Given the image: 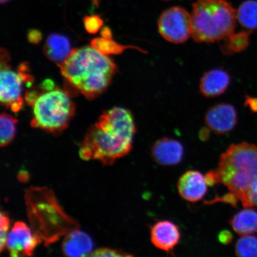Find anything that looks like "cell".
I'll return each mask as SVG.
<instances>
[{"instance_id":"cell-1","label":"cell","mask_w":257,"mask_h":257,"mask_svg":"<svg viewBox=\"0 0 257 257\" xmlns=\"http://www.w3.org/2000/svg\"><path fill=\"white\" fill-rule=\"evenodd\" d=\"M136 133V124L130 110L114 107L104 111L86 133L80 147V158L111 165L130 153Z\"/></svg>"},{"instance_id":"cell-2","label":"cell","mask_w":257,"mask_h":257,"mask_svg":"<svg viewBox=\"0 0 257 257\" xmlns=\"http://www.w3.org/2000/svg\"><path fill=\"white\" fill-rule=\"evenodd\" d=\"M208 186L222 184L229 194L218 201L245 207L250 187L257 178V146L247 143L232 144L220 156L216 169L205 176Z\"/></svg>"},{"instance_id":"cell-3","label":"cell","mask_w":257,"mask_h":257,"mask_svg":"<svg viewBox=\"0 0 257 257\" xmlns=\"http://www.w3.org/2000/svg\"><path fill=\"white\" fill-rule=\"evenodd\" d=\"M58 66L68 88L88 99L101 94L116 71L112 60L92 47L72 50Z\"/></svg>"},{"instance_id":"cell-4","label":"cell","mask_w":257,"mask_h":257,"mask_svg":"<svg viewBox=\"0 0 257 257\" xmlns=\"http://www.w3.org/2000/svg\"><path fill=\"white\" fill-rule=\"evenodd\" d=\"M191 18V37L198 43L226 40L235 30L236 11L226 0H197Z\"/></svg>"},{"instance_id":"cell-5","label":"cell","mask_w":257,"mask_h":257,"mask_svg":"<svg viewBox=\"0 0 257 257\" xmlns=\"http://www.w3.org/2000/svg\"><path fill=\"white\" fill-rule=\"evenodd\" d=\"M28 194V214L32 220V231L41 242L44 240L48 245L55 242L64 234H67L62 224H73V221L64 213L62 208L49 190L34 188Z\"/></svg>"},{"instance_id":"cell-6","label":"cell","mask_w":257,"mask_h":257,"mask_svg":"<svg viewBox=\"0 0 257 257\" xmlns=\"http://www.w3.org/2000/svg\"><path fill=\"white\" fill-rule=\"evenodd\" d=\"M33 110L31 126L57 135L69 126L75 114V104L67 92L53 89L39 96Z\"/></svg>"},{"instance_id":"cell-7","label":"cell","mask_w":257,"mask_h":257,"mask_svg":"<svg viewBox=\"0 0 257 257\" xmlns=\"http://www.w3.org/2000/svg\"><path fill=\"white\" fill-rule=\"evenodd\" d=\"M158 28L160 35L167 41L184 43L191 36V14L179 6L168 9L160 16Z\"/></svg>"},{"instance_id":"cell-8","label":"cell","mask_w":257,"mask_h":257,"mask_svg":"<svg viewBox=\"0 0 257 257\" xmlns=\"http://www.w3.org/2000/svg\"><path fill=\"white\" fill-rule=\"evenodd\" d=\"M8 61H1L0 73V100L2 104L15 112L20 111L24 104L22 96V83L26 80L32 82V77L26 73L25 66L23 70L16 73L10 69Z\"/></svg>"},{"instance_id":"cell-9","label":"cell","mask_w":257,"mask_h":257,"mask_svg":"<svg viewBox=\"0 0 257 257\" xmlns=\"http://www.w3.org/2000/svg\"><path fill=\"white\" fill-rule=\"evenodd\" d=\"M41 242L27 224L17 221L8 234L6 248L12 256H31L38 244Z\"/></svg>"},{"instance_id":"cell-10","label":"cell","mask_w":257,"mask_h":257,"mask_svg":"<svg viewBox=\"0 0 257 257\" xmlns=\"http://www.w3.org/2000/svg\"><path fill=\"white\" fill-rule=\"evenodd\" d=\"M236 109L229 104L215 105L207 111L205 123L207 126L218 135H224L232 131L237 123Z\"/></svg>"},{"instance_id":"cell-11","label":"cell","mask_w":257,"mask_h":257,"mask_svg":"<svg viewBox=\"0 0 257 257\" xmlns=\"http://www.w3.org/2000/svg\"><path fill=\"white\" fill-rule=\"evenodd\" d=\"M184 149L183 145L174 139L162 138L154 144L151 149L153 160L163 166L179 165L184 158Z\"/></svg>"},{"instance_id":"cell-12","label":"cell","mask_w":257,"mask_h":257,"mask_svg":"<svg viewBox=\"0 0 257 257\" xmlns=\"http://www.w3.org/2000/svg\"><path fill=\"white\" fill-rule=\"evenodd\" d=\"M205 176L197 170H188L178 180L177 188L184 200L196 202L202 200L207 192Z\"/></svg>"},{"instance_id":"cell-13","label":"cell","mask_w":257,"mask_h":257,"mask_svg":"<svg viewBox=\"0 0 257 257\" xmlns=\"http://www.w3.org/2000/svg\"><path fill=\"white\" fill-rule=\"evenodd\" d=\"M181 237L179 227L171 221H159L151 227V241L154 246L164 251H172L178 245Z\"/></svg>"},{"instance_id":"cell-14","label":"cell","mask_w":257,"mask_h":257,"mask_svg":"<svg viewBox=\"0 0 257 257\" xmlns=\"http://www.w3.org/2000/svg\"><path fill=\"white\" fill-rule=\"evenodd\" d=\"M230 82V76L227 72L222 69L211 70L202 77L200 91L206 97H216L226 91Z\"/></svg>"},{"instance_id":"cell-15","label":"cell","mask_w":257,"mask_h":257,"mask_svg":"<svg viewBox=\"0 0 257 257\" xmlns=\"http://www.w3.org/2000/svg\"><path fill=\"white\" fill-rule=\"evenodd\" d=\"M92 248L91 237L77 228L66 234L62 243L63 253L67 256H89Z\"/></svg>"},{"instance_id":"cell-16","label":"cell","mask_w":257,"mask_h":257,"mask_svg":"<svg viewBox=\"0 0 257 257\" xmlns=\"http://www.w3.org/2000/svg\"><path fill=\"white\" fill-rule=\"evenodd\" d=\"M72 51L68 38L57 34L48 36L44 47L45 55L48 59L58 64L63 62Z\"/></svg>"},{"instance_id":"cell-17","label":"cell","mask_w":257,"mask_h":257,"mask_svg":"<svg viewBox=\"0 0 257 257\" xmlns=\"http://www.w3.org/2000/svg\"><path fill=\"white\" fill-rule=\"evenodd\" d=\"M229 224L240 236L256 233L257 212L251 208H246L234 215L229 221Z\"/></svg>"},{"instance_id":"cell-18","label":"cell","mask_w":257,"mask_h":257,"mask_svg":"<svg viewBox=\"0 0 257 257\" xmlns=\"http://www.w3.org/2000/svg\"><path fill=\"white\" fill-rule=\"evenodd\" d=\"M237 21L247 31L257 30V2L247 0L240 5L236 11Z\"/></svg>"},{"instance_id":"cell-19","label":"cell","mask_w":257,"mask_h":257,"mask_svg":"<svg viewBox=\"0 0 257 257\" xmlns=\"http://www.w3.org/2000/svg\"><path fill=\"white\" fill-rule=\"evenodd\" d=\"M91 47L97 50L98 52L104 55H112V54H120L126 49H137L141 52L145 53L142 49L139 47L130 46H123L112 40L105 39L104 38H96L92 40L91 43Z\"/></svg>"},{"instance_id":"cell-20","label":"cell","mask_w":257,"mask_h":257,"mask_svg":"<svg viewBox=\"0 0 257 257\" xmlns=\"http://www.w3.org/2000/svg\"><path fill=\"white\" fill-rule=\"evenodd\" d=\"M18 122L17 118L2 112L0 116V146L2 148L8 146L14 140Z\"/></svg>"},{"instance_id":"cell-21","label":"cell","mask_w":257,"mask_h":257,"mask_svg":"<svg viewBox=\"0 0 257 257\" xmlns=\"http://www.w3.org/2000/svg\"><path fill=\"white\" fill-rule=\"evenodd\" d=\"M249 33L246 31L231 35L222 47L223 52L230 54L245 50L248 46Z\"/></svg>"},{"instance_id":"cell-22","label":"cell","mask_w":257,"mask_h":257,"mask_svg":"<svg viewBox=\"0 0 257 257\" xmlns=\"http://www.w3.org/2000/svg\"><path fill=\"white\" fill-rule=\"evenodd\" d=\"M235 253L239 257H257V237L242 236L236 242Z\"/></svg>"},{"instance_id":"cell-23","label":"cell","mask_w":257,"mask_h":257,"mask_svg":"<svg viewBox=\"0 0 257 257\" xmlns=\"http://www.w3.org/2000/svg\"><path fill=\"white\" fill-rule=\"evenodd\" d=\"M83 21L86 31L91 34L97 33L104 24L103 20L98 15L86 16Z\"/></svg>"},{"instance_id":"cell-24","label":"cell","mask_w":257,"mask_h":257,"mask_svg":"<svg viewBox=\"0 0 257 257\" xmlns=\"http://www.w3.org/2000/svg\"><path fill=\"white\" fill-rule=\"evenodd\" d=\"M11 221L6 212L2 211L0 214V250L1 252L6 248V240L9 234Z\"/></svg>"},{"instance_id":"cell-25","label":"cell","mask_w":257,"mask_h":257,"mask_svg":"<svg viewBox=\"0 0 257 257\" xmlns=\"http://www.w3.org/2000/svg\"><path fill=\"white\" fill-rule=\"evenodd\" d=\"M133 255L130 254L121 250L120 249H115L107 248H102L96 249L90 253L88 256L95 257H126L133 256Z\"/></svg>"},{"instance_id":"cell-26","label":"cell","mask_w":257,"mask_h":257,"mask_svg":"<svg viewBox=\"0 0 257 257\" xmlns=\"http://www.w3.org/2000/svg\"><path fill=\"white\" fill-rule=\"evenodd\" d=\"M252 207H257V178L249 189L245 206V208Z\"/></svg>"},{"instance_id":"cell-27","label":"cell","mask_w":257,"mask_h":257,"mask_svg":"<svg viewBox=\"0 0 257 257\" xmlns=\"http://www.w3.org/2000/svg\"><path fill=\"white\" fill-rule=\"evenodd\" d=\"M45 92H46V91L42 87L32 88L28 90L27 93H26L25 100L28 102L29 105L33 106L35 101H37V99Z\"/></svg>"},{"instance_id":"cell-28","label":"cell","mask_w":257,"mask_h":257,"mask_svg":"<svg viewBox=\"0 0 257 257\" xmlns=\"http://www.w3.org/2000/svg\"><path fill=\"white\" fill-rule=\"evenodd\" d=\"M42 34L41 32L37 30H32L29 31L28 38L29 41L32 44H38L42 40Z\"/></svg>"},{"instance_id":"cell-29","label":"cell","mask_w":257,"mask_h":257,"mask_svg":"<svg viewBox=\"0 0 257 257\" xmlns=\"http://www.w3.org/2000/svg\"><path fill=\"white\" fill-rule=\"evenodd\" d=\"M233 235L229 231L223 230L218 234V240L221 243L227 245L232 242Z\"/></svg>"},{"instance_id":"cell-30","label":"cell","mask_w":257,"mask_h":257,"mask_svg":"<svg viewBox=\"0 0 257 257\" xmlns=\"http://www.w3.org/2000/svg\"><path fill=\"white\" fill-rule=\"evenodd\" d=\"M101 37L105 39L112 40V35L111 29L108 27H105L102 29L100 32Z\"/></svg>"},{"instance_id":"cell-31","label":"cell","mask_w":257,"mask_h":257,"mask_svg":"<svg viewBox=\"0 0 257 257\" xmlns=\"http://www.w3.org/2000/svg\"><path fill=\"white\" fill-rule=\"evenodd\" d=\"M246 102L253 111L257 112V98L248 97Z\"/></svg>"},{"instance_id":"cell-32","label":"cell","mask_w":257,"mask_h":257,"mask_svg":"<svg viewBox=\"0 0 257 257\" xmlns=\"http://www.w3.org/2000/svg\"><path fill=\"white\" fill-rule=\"evenodd\" d=\"M41 87L43 88L46 91H51V90H53L54 89V83L52 80H45V81L43 82V84H42Z\"/></svg>"},{"instance_id":"cell-33","label":"cell","mask_w":257,"mask_h":257,"mask_svg":"<svg viewBox=\"0 0 257 257\" xmlns=\"http://www.w3.org/2000/svg\"><path fill=\"white\" fill-rule=\"evenodd\" d=\"M91 2L93 5L98 6L99 5V3H100V0H91Z\"/></svg>"},{"instance_id":"cell-34","label":"cell","mask_w":257,"mask_h":257,"mask_svg":"<svg viewBox=\"0 0 257 257\" xmlns=\"http://www.w3.org/2000/svg\"><path fill=\"white\" fill-rule=\"evenodd\" d=\"M10 1H11V0H0V2H1V4H5V3H7L9 2Z\"/></svg>"},{"instance_id":"cell-35","label":"cell","mask_w":257,"mask_h":257,"mask_svg":"<svg viewBox=\"0 0 257 257\" xmlns=\"http://www.w3.org/2000/svg\"><path fill=\"white\" fill-rule=\"evenodd\" d=\"M162 1H170V0H162Z\"/></svg>"}]
</instances>
